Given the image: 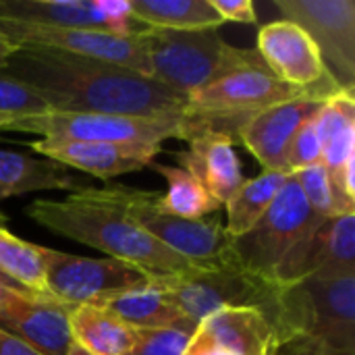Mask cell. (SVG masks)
Here are the masks:
<instances>
[{
	"label": "cell",
	"instance_id": "cell-1",
	"mask_svg": "<svg viewBox=\"0 0 355 355\" xmlns=\"http://www.w3.org/2000/svg\"><path fill=\"white\" fill-rule=\"evenodd\" d=\"M6 75L23 81L50 112H98L160 121H198L189 98L137 71L50 48L17 46Z\"/></svg>",
	"mask_w": 355,
	"mask_h": 355
},
{
	"label": "cell",
	"instance_id": "cell-2",
	"mask_svg": "<svg viewBox=\"0 0 355 355\" xmlns=\"http://www.w3.org/2000/svg\"><path fill=\"white\" fill-rule=\"evenodd\" d=\"M25 212L40 227L100 250L108 258L133 264L154 277L185 275L198 268L156 241L127 212L98 200L89 187L71 193L67 200H35Z\"/></svg>",
	"mask_w": 355,
	"mask_h": 355
},
{
	"label": "cell",
	"instance_id": "cell-3",
	"mask_svg": "<svg viewBox=\"0 0 355 355\" xmlns=\"http://www.w3.org/2000/svg\"><path fill=\"white\" fill-rule=\"evenodd\" d=\"M277 354H355V275L306 279L279 293L272 316Z\"/></svg>",
	"mask_w": 355,
	"mask_h": 355
},
{
	"label": "cell",
	"instance_id": "cell-4",
	"mask_svg": "<svg viewBox=\"0 0 355 355\" xmlns=\"http://www.w3.org/2000/svg\"><path fill=\"white\" fill-rule=\"evenodd\" d=\"M141 35L150 60V77L185 98L258 54V50L227 44L216 29L141 27Z\"/></svg>",
	"mask_w": 355,
	"mask_h": 355
},
{
	"label": "cell",
	"instance_id": "cell-5",
	"mask_svg": "<svg viewBox=\"0 0 355 355\" xmlns=\"http://www.w3.org/2000/svg\"><path fill=\"white\" fill-rule=\"evenodd\" d=\"M89 189L98 200L127 212L156 241L189 260L193 266L218 268L239 264L233 252V237L218 220H189L166 214L158 204V191H144L123 185Z\"/></svg>",
	"mask_w": 355,
	"mask_h": 355
},
{
	"label": "cell",
	"instance_id": "cell-6",
	"mask_svg": "<svg viewBox=\"0 0 355 355\" xmlns=\"http://www.w3.org/2000/svg\"><path fill=\"white\" fill-rule=\"evenodd\" d=\"M154 285L193 322L227 308H258L272 320L281 285L258 277L241 264L196 268L185 275H158Z\"/></svg>",
	"mask_w": 355,
	"mask_h": 355
},
{
	"label": "cell",
	"instance_id": "cell-7",
	"mask_svg": "<svg viewBox=\"0 0 355 355\" xmlns=\"http://www.w3.org/2000/svg\"><path fill=\"white\" fill-rule=\"evenodd\" d=\"M306 89L293 87L266 67L260 54L239 64L189 96L193 116L206 121L214 131L227 133L237 141L239 127L254 114L302 98ZM316 96V94H314Z\"/></svg>",
	"mask_w": 355,
	"mask_h": 355
},
{
	"label": "cell",
	"instance_id": "cell-8",
	"mask_svg": "<svg viewBox=\"0 0 355 355\" xmlns=\"http://www.w3.org/2000/svg\"><path fill=\"white\" fill-rule=\"evenodd\" d=\"M8 131L35 133L42 139H69L94 144L160 146L166 139H193L208 129L202 121H160L98 112H46L15 121Z\"/></svg>",
	"mask_w": 355,
	"mask_h": 355
},
{
	"label": "cell",
	"instance_id": "cell-9",
	"mask_svg": "<svg viewBox=\"0 0 355 355\" xmlns=\"http://www.w3.org/2000/svg\"><path fill=\"white\" fill-rule=\"evenodd\" d=\"M322 220L289 175L264 216L248 233L233 239V252L245 270L275 281V268L285 254Z\"/></svg>",
	"mask_w": 355,
	"mask_h": 355
},
{
	"label": "cell",
	"instance_id": "cell-10",
	"mask_svg": "<svg viewBox=\"0 0 355 355\" xmlns=\"http://www.w3.org/2000/svg\"><path fill=\"white\" fill-rule=\"evenodd\" d=\"M152 283L154 275L133 264L114 258H83L48 248L46 293L73 308H102L110 300L146 289Z\"/></svg>",
	"mask_w": 355,
	"mask_h": 355
},
{
	"label": "cell",
	"instance_id": "cell-11",
	"mask_svg": "<svg viewBox=\"0 0 355 355\" xmlns=\"http://www.w3.org/2000/svg\"><path fill=\"white\" fill-rule=\"evenodd\" d=\"M0 35L12 46H35L50 48L83 58H94L125 67L150 77V60L141 29L135 33H110L102 29H79V27H46L31 23L0 21Z\"/></svg>",
	"mask_w": 355,
	"mask_h": 355
},
{
	"label": "cell",
	"instance_id": "cell-12",
	"mask_svg": "<svg viewBox=\"0 0 355 355\" xmlns=\"http://www.w3.org/2000/svg\"><path fill=\"white\" fill-rule=\"evenodd\" d=\"M285 21L300 25L318 46L320 56L339 85L354 92L355 2L354 0H275Z\"/></svg>",
	"mask_w": 355,
	"mask_h": 355
},
{
	"label": "cell",
	"instance_id": "cell-13",
	"mask_svg": "<svg viewBox=\"0 0 355 355\" xmlns=\"http://www.w3.org/2000/svg\"><path fill=\"white\" fill-rule=\"evenodd\" d=\"M355 275V214H335L302 237L279 262L272 279L295 285L306 279Z\"/></svg>",
	"mask_w": 355,
	"mask_h": 355
},
{
	"label": "cell",
	"instance_id": "cell-14",
	"mask_svg": "<svg viewBox=\"0 0 355 355\" xmlns=\"http://www.w3.org/2000/svg\"><path fill=\"white\" fill-rule=\"evenodd\" d=\"M258 54L281 81L312 92L322 98H333L347 92L324 64L314 40L291 21H272L258 31Z\"/></svg>",
	"mask_w": 355,
	"mask_h": 355
},
{
	"label": "cell",
	"instance_id": "cell-15",
	"mask_svg": "<svg viewBox=\"0 0 355 355\" xmlns=\"http://www.w3.org/2000/svg\"><path fill=\"white\" fill-rule=\"evenodd\" d=\"M0 21L135 33L129 0H0Z\"/></svg>",
	"mask_w": 355,
	"mask_h": 355
},
{
	"label": "cell",
	"instance_id": "cell-16",
	"mask_svg": "<svg viewBox=\"0 0 355 355\" xmlns=\"http://www.w3.org/2000/svg\"><path fill=\"white\" fill-rule=\"evenodd\" d=\"M314 123L322 144V166L331 181L335 214H355L354 92H341L329 98Z\"/></svg>",
	"mask_w": 355,
	"mask_h": 355
},
{
	"label": "cell",
	"instance_id": "cell-17",
	"mask_svg": "<svg viewBox=\"0 0 355 355\" xmlns=\"http://www.w3.org/2000/svg\"><path fill=\"white\" fill-rule=\"evenodd\" d=\"M73 306L48 293L15 291L0 308V329L15 335L40 355H69L73 345Z\"/></svg>",
	"mask_w": 355,
	"mask_h": 355
},
{
	"label": "cell",
	"instance_id": "cell-18",
	"mask_svg": "<svg viewBox=\"0 0 355 355\" xmlns=\"http://www.w3.org/2000/svg\"><path fill=\"white\" fill-rule=\"evenodd\" d=\"M329 98L306 94L302 98L270 106L250 116L237 133V139L262 164L264 171H287V150L297 131L312 121Z\"/></svg>",
	"mask_w": 355,
	"mask_h": 355
},
{
	"label": "cell",
	"instance_id": "cell-19",
	"mask_svg": "<svg viewBox=\"0 0 355 355\" xmlns=\"http://www.w3.org/2000/svg\"><path fill=\"white\" fill-rule=\"evenodd\" d=\"M29 148L64 168L83 171L104 181L150 166L156 154L162 150L160 146L94 144V141L42 139V137L37 141H31Z\"/></svg>",
	"mask_w": 355,
	"mask_h": 355
},
{
	"label": "cell",
	"instance_id": "cell-20",
	"mask_svg": "<svg viewBox=\"0 0 355 355\" xmlns=\"http://www.w3.org/2000/svg\"><path fill=\"white\" fill-rule=\"evenodd\" d=\"M177 166L193 175L204 189L225 206L245 183L235 139L220 131H204L189 139V150L175 152Z\"/></svg>",
	"mask_w": 355,
	"mask_h": 355
},
{
	"label": "cell",
	"instance_id": "cell-21",
	"mask_svg": "<svg viewBox=\"0 0 355 355\" xmlns=\"http://www.w3.org/2000/svg\"><path fill=\"white\" fill-rule=\"evenodd\" d=\"M235 355H277L272 322L258 308H227L206 316L196 335Z\"/></svg>",
	"mask_w": 355,
	"mask_h": 355
},
{
	"label": "cell",
	"instance_id": "cell-22",
	"mask_svg": "<svg viewBox=\"0 0 355 355\" xmlns=\"http://www.w3.org/2000/svg\"><path fill=\"white\" fill-rule=\"evenodd\" d=\"M83 187L85 185L79 177L69 175L64 166L48 158L0 150V200L46 189H69L75 193Z\"/></svg>",
	"mask_w": 355,
	"mask_h": 355
},
{
	"label": "cell",
	"instance_id": "cell-23",
	"mask_svg": "<svg viewBox=\"0 0 355 355\" xmlns=\"http://www.w3.org/2000/svg\"><path fill=\"white\" fill-rule=\"evenodd\" d=\"M112 316L123 320L135 331H158V329H181L196 333L193 324L154 283L146 289L119 295L102 306Z\"/></svg>",
	"mask_w": 355,
	"mask_h": 355
},
{
	"label": "cell",
	"instance_id": "cell-24",
	"mask_svg": "<svg viewBox=\"0 0 355 355\" xmlns=\"http://www.w3.org/2000/svg\"><path fill=\"white\" fill-rule=\"evenodd\" d=\"M73 343L92 355H127L137 331L112 316L104 308L77 306L71 314Z\"/></svg>",
	"mask_w": 355,
	"mask_h": 355
},
{
	"label": "cell",
	"instance_id": "cell-25",
	"mask_svg": "<svg viewBox=\"0 0 355 355\" xmlns=\"http://www.w3.org/2000/svg\"><path fill=\"white\" fill-rule=\"evenodd\" d=\"M135 23L156 29H216L225 21L210 0H129Z\"/></svg>",
	"mask_w": 355,
	"mask_h": 355
},
{
	"label": "cell",
	"instance_id": "cell-26",
	"mask_svg": "<svg viewBox=\"0 0 355 355\" xmlns=\"http://www.w3.org/2000/svg\"><path fill=\"white\" fill-rule=\"evenodd\" d=\"M291 173L285 171H262L256 179H245V183L233 193L225 204L227 208V233L235 239L248 233L270 208L272 200L287 183Z\"/></svg>",
	"mask_w": 355,
	"mask_h": 355
},
{
	"label": "cell",
	"instance_id": "cell-27",
	"mask_svg": "<svg viewBox=\"0 0 355 355\" xmlns=\"http://www.w3.org/2000/svg\"><path fill=\"white\" fill-rule=\"evenodd\" d=\"M156 173H160L166 181V193H160V208L166 214L202 220L206 214L220 208V204L204 189V185L179 166H166L160 162L150 164Z\"/></svg>",
	"mask_w": 355,
	"mask_h": 355
},
{
	"label": "cell",
	"instance_id": "cell-28",
	"mask_svg": "<svg viewBox=\"0 0 355 355\" xmlns=\"http://www.w3.org/2000/svg\"><path fill=\"white\" fill-rule=\"evenodd\" d=\"M48 248L23 241L0 225V270L31 293H46Z\"/></svg>",
	"mask_w": 355,
	"mask_h": 355
},
{
	"label": "cell",
	"instance_id": "cell-29",
	"mask_svg": "<svg viewBox=\"0 0 355 355\" xmlns=\"http://www.w3.org/2000/svg\"><path fill=\"white\" fill-rule=\"evenodd\" d=\"M50 112L48 104L23 81L0 71V129H6L10 123Z\"/></svg>",
	"mask_w": 355,
	"mask_h": 355
},
{
	"label": "cell",
	"instance_id": "cell-30",
	"mask_svg": "<svg viewBox=\"0 0 355 355\" xmlns=\"http://www.w3.org/2000/svg\"><path fill=\"white\" fill-rule=\"evenodd\" d=\"M297 187L302 189L304 198L308 200L310 208L320 214L322 218L335 216V200H333V189H331V181L327 175V168L322 164L291 173Z\"/></svg>",
	"mask_w": 355,
	"mask_h": 355
},
{
	"label": "cell",
	"instance_id": "cell-31",
	"mask_svg": "<svg viewBox=\"0 0 355 355\" xmlns=\"http://www.w3.org/2000/svg\"><path fill=\"white\" fill-rule=\"evenodd\" d=\"M193 335L181 329L137 331L135 343L127 355H185Z\"/></svg>",
	"mask_w": 355,
	"mask_h": 355
},
{
	"label": "cell",
	"instance_id": "cell-32",
	"mask_svg": "<svg viewBox=\"0 0 355 355\" xmlns=\"http://www.w3.org/2000/svg\"><path fill=\"white\" fill-rule=\"evenodd\" d=\"M314 119L308 121L297 131V135L293 137V141L287 150V171L289 173H297V171L322 164V144H320Z\"/></svg>",
	"mask_w": 355,
	"mask_h": 355
},
{
	"label": "cell",
	"instance_id": "cell-33",
	"mask_svg": "<svg viewBox=\"0 0 355 355\" xmlns=\"http://www.w3.org/2000/svg\"><path fill=\"white\" fill-rule=\"evenodd\" d=\"M214 10L223 17V21L237 23H258V15L252 0H210Z\"/></svg>",
	"mask_w": 355,
	"mask_h": 355
},
{
	"label": "cell",
	"instance_id": "cell-34",
	"mask_svg": "<svg viewBox=\"0 0 355 355\" xmlns=\"http://www.w3.org/2000/svg\"><path fill=\"white\" fill-rule=\"evenodd\" d=\"M0 355H40L35 349H31L27 343L17 339L15 335L0 329Z\"/></svg>",
	"mask_w": 355,
	"mask_h": 355
},
{
	"label": "cell",
	"instance_id": "cell-35",
	"mask_svg": "<svg viewBox=\"0 0 355 355\" xmlns=\"http://www.w3.org/2000/svg\"><path fill=\"white\" fill-rule=\"evenodd\" d=\"M185 355H235V354L225 352V349H220V347H216V345H210V343H206V341H202V339H198V337H191V341H189V345H187V352H185Z\"/></svg>",
	"mask_w": 355,
	"mask_h": 355
},
{
	"label": "cell",
	"instance_id": "cell-36",
	"mask_svg": "<svg viewBox=\"0 0 355 355\" xmlns=\"http://www.w3.org/2000/svg\"><path fill=\"white\" fill-rule=\"evenodd\" d=\"M15 50H17V46H12L6 37H2V35H0V71L4 69V64H6V60H8V56H10Z\"/></svg>",
	"mask_w": 355,
	"mask_h": 355
},
{
	"label": "cell",
	"instance_id": "cell-37",
	"mask_svg": "<svg viewBox=\"0 0 355 355\" xmlns=\"http://www.w3.org/2000/svg\"><path fill=\"white\" fill-rule=\"evenodd\" d=\"M0 285H2V287H6V289H12V291H27V289H23L21 285H17L10 277H6L2 270H0Z\"/></svg>",
	"mask_w": 355,
	"mask_h": 355
},
{
	"label": "cell",
	"instance_id": "cell-38",
	"mask_svg": "<svg viewBox=\"0 0 355 355\" xmlns=\"http://www.w3.org/2000/svg\"><path fill=\"white\" fill-rule=\"evenodd\" d=\"M12 293H15L12 289H6V287H2V285H0V308L10 300V295H12ZM21 293H25V291H21ZM29 293H31V291H29Z\"/></svg>",
	"mask_w": 355,
	"mask_h": 355
},
{
	"label": "cell",
	"instance_id": "cell-39",
	"mask_svg": "<svg viewBox=\"0 0 355 355\" xmlns=\"http://www.w3.org/2000/svg\"><path fill=\"white\" fill-rule=\"evenodd\" d=\"M69 355H92V354H87L83 347H79L77 343H73V345H71V349H69Z\"/></svg>",
	"mask_w": 355,
	"mask_h": 355
},
{
	"label": "cell",
	"instance_id": "cell-40",
	"mask_svg": "<svg viewBox=\"0 0 355 355\" xmlns=\"http://www.w3.org/2000/svg\"><path fill=\"white\" fill-rule=\"evenodd\" d=\"M2 220H4V216H2V214H0V225H2Z\"/></svg>",
	"mask_w": 355,
	"mask_h": 355
}]
</instances>
